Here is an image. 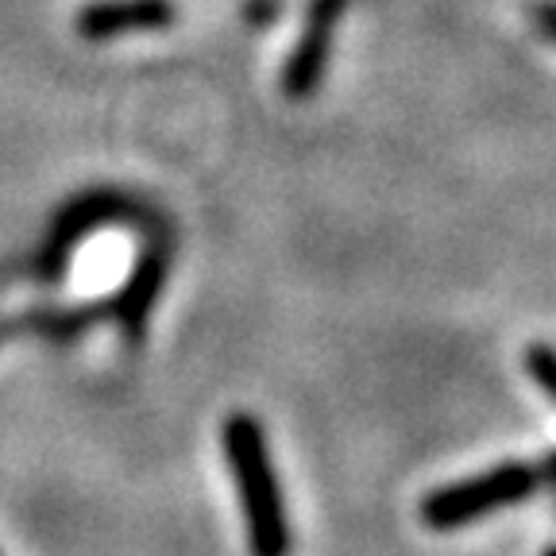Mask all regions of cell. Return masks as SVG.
Masks as SVG:
<instances>
[{"label":"cell","instance_id":"6da1fadb","mask_svg":"<svg viewBox=\"0 0 556 556\" xmlns=\"http://www.w3.org/2000/svg\"><path fill=\"white\" fill-rule=\"evenodd\" d=\"M225 456L252 556H290V518L282 503V483L270 464L267 433L252 414H232L225 421Z\"/></svg>","mask_w":556,"mask_h":556},{"label":"cell","instance_id":"7a4b0ae2","mask_svg":"<svg viewBox=\"0 0 556 556\" xmlns=\"http://www.w3.org/2000/svg\"><path fill=\"white\" fill-rule=\"evenodd\" d=\"M541 476L521 460H503L495 468L476 471L468 479H456V483H444L437 491H429L421 498V521L437 533L464 530L471 521L486 518V514L506 510V506H518L526 498H533Z\"/></svg>","mask_w":556,"mask_h":556},{"label":"cell","instance_id":"3957f363","mask_svg":"<svg viewBox=\"0 0 556 556\" xmlns=\"http://www.w3.org/2000/svg\"><path fill=\"white\" fill-rule=\"evenodd\" d=\"M104 225H139V228H155L159 220L151 217L148 208L139 205L136 198L121 190H89V193H78V198L70 201V205L59 208V217L51 220L43 236V248L35 252V263H31V275L39 282H54L66 267L70 252L86 240L89 232Z\"/></svg>","mask_w":556,"mask_h":556},{"label":"cell","instance_id":"277c9868","mask_svg":"<svg viewBox=\"0 0 556 556\" xmlns=\"http://www.w3.org/2000/svg\"><path fill=\"white\" fill-rule=\"evenodd\" d=\"M352 0H309L302 20V35H298L294 51H290L287 66H282V93L290 101H309L325 81V70L332 59V39L344 20Z\"/></svg>","mask_w":556,"mask_h":556},{"label":"cell","instance_id":"5b68a950","mask_svg":"<svg viewBox=\"0 0 556 556\" xmlns=\"http://www.w3.org/2000/svg\"><path fill=\"white\" fill-rule=\"evenodd\" d=\"M174 20H178L174 0H97L81 9L78 35L104 43V39H121V35L136 31H163Z\"/></svg>","mask_w":556,"mask_h":556},{"label":"cell","instance_id":"8992f818","mask_svg":"<svg viewBox=\"0 0 556 556\" xmlns=\"http://www.w3.org/2000/svg\"><path fill=\"white\" fill-rule=\"evenodd\" d=\"M166 263H170V236L163 232L155 243H151L148 252H143V260L136 263V275H131V282L121 290V298L113 302L116 321L128 329L131 340H139V337H143V329H148V317H151V309H155L159 290H163Z\"/></svg>","mask_w":556,"mask_h":556},{"label":"cell","instance_id":"52a82bcc","mask_svg":"<svg viewBox=\"0 0 556 556\" xmlns=\"http://www.w3.org/2000/svg\"><path fill=\"white\" fill-rule=\"evenodd\" d=\"M521 367H526V375L533 379V387H538V391L556 406V344H548V340H533V344H526V352H521Z\"/></svg>","mask_w":556,"mask_h":556},{"label":"cell","instance_id":"ba28073f","mask_svg":"<svg viewBox=\"0 0 556 556\" xmlns=\"http://www.w3.org/2000/svg\"><path fill=\"white\" fill-rule=\"evenodd\" d=\"M530 20L548 43H556V0H533L530 4Z\"/></svg>","mask_w":556,"mask_h":556},{"label":"cell","instance_id":"9c48e42d","mask_svg":"<svg viewBox=\"0 0 556 556\" xmlns=\"http://www.w3.org/2000/svg\"><path fill=\"white\" fill-rule=\"evenodd\" d=\"M545 479H553L556 483V452H548L545 456Z\"/></svg>","mask_w":556,"mask_h":556},{"label":"cell","instance_id":"30bf717a","mask_svg":"<svg viewBox=\"0 0 556 556\" xmlns=\"http://www.w3.org/2000/svg\"><path fill=\"white\" fill-rule=\"evenodd\" d=\"M4 337H12V325H0V340Z\"/></svg>","mask_w":556,"mask_h":556},{"label":"cell","instance_id":"8fae6325","mask_svg":"<svg viewBox=\"0 0 556 556\" xmlns=\"http://www.w3.org/2000/svg\"><path fill=\"white\" fill-rule=\"evenodd\" d=\"M541 556H556V545H553V548H545V553H541Z\"/></svg>","mask_w":556,"mask_h":556}]
</instances>
